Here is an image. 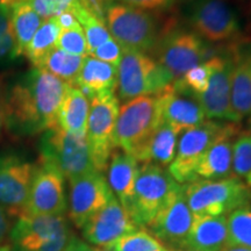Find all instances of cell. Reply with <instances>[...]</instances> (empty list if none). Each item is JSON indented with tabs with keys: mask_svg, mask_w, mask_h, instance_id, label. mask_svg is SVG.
I'll return each mask as SVG.
<instances>
[{
	"mask_svg": "<svg viewBox=\"0 0 251 251\" xmlns=\"http://www.w3.org/2000/svg\"><path fill=\"white\" fill-rule=\"evenodd\" d=\"M17 1H29V0H17Z\"/></svg>",
	"mask_w": 251,
	"mask_h": 251,
	"instance_id": "obj_50",
	"label": "cell"
},
{
	"mask_svg": "<svg viewBox=\"0 0 251 251\" xmlns=\"http://www.w3.org/2000/svg\"><path fill=\"white\" fill-rule=\"evenodd\" d=\"M61 30L56 18L43 21L24 54L29 59L33 67H39L42 59L52 49L56 48V43H57Z\"/></svg>",
	"mask_w": 251,
	"mask_h": 251,
	"instance_id": "obj_29",
	"label": "cell"
},
{
	"mask_svg": "<svg viewBox=\"0 0 251 251\" xmlns=\"http://www.w3.org/2000/svg\"><path fill=\"white\" fill-rule=\"evenodd\" d=\"M161 124L157 96L131 99L121 106L113 131V147L137 158Z\"/></svg>",
	"mask_w": 251,
	"mask_h": 251,
	"instance_id": "obj_5",
	"label": "cell"
},
{
	"mask_svg": "<svg viewBox=\"0 0 251 251\" xmlns=\"http://www.w3.org/2000/svg\"><path fill=\"white\" fill-rule=\"evenodd\" d=\"M105 18L109 34L122 49L148 55H151L166 31L177 26L175 19L169 18L161 25L156 15L149 11L120 2H109Z\"/></svg>",
	"mask_w": 251,
	"mask_h": 251,
	"instance_id": "obj_2",
	"label": "cell"
},
{
	"mask_svg": "<svg viewBox=\"0 0 251 251\" xmlns=\"http://www.w3.org/2000/svg\"><path fill=\"white\" fill-rule=\"evenodd\" d=\"M64 179V176L54 165L40 162L23 214L64 215L68 209Z\"/></svg>",
	"mask_w": 251,
	"mask_h": 251,
	"instance_id": "obj_14",
	"label": "cell"
},
{
	"mask_svg": "<svg viewBox=\"0 0 251 251\" xmlns=\"http://www.w3.org/2000/svg\"><path fill=\"white\" fill-rule=\"evenodd\" d=\"M28 2L43 20L58 17L63 12L70 8V6L64 0H29Z\"/></svg>",
	"mask_w": 251,
	"mask_h": 251,
	"instance_id": "obj_37",
	"label": "cell"
},
{
	"mask_svg": "<svg viewBox=\"0 0 251 251\" xmlns=\"http://www.w3.org/2000/svg\"><path fill=\"white\" fill-rule=\"evenodd\" d=\"M0 251H12L9 246H0Z\"/></svg>",
	"mask_w": 251,
	"mask_h": 251,
	"instance_id": "obj_47",
	"label": "cell"
},
{
	"mask_svg": "<svg viewBox=\"0 0 251 251\" xmlns=\"http://www.w3.org/2000/svg\"><path fill=\"white\" fill-rule=\"evenodd\" d=\"M56 20H57L58 26L61 27L62 30L70 29V28H74V27H76L77 25H79L77 18L75 17V14L72 13V11L70 8L63 12V13L59 14L58 17H56Z\"/></svg>",
	"mask_w": 251,
	"mask_h": 251,
	"instance_id": "obj_40",
	"label": "cell"
},
{
	"mask_svg": "<svg viewBox=\"0 0 251 251\" xmlns=\"http://www.w3.org/2000/svg\"><path fill=\"white\" fill-rule=\"evenodd\" d=\"M91 57L99 59V61L109 63V64L117 65L119 67L121 56H122V48L121 46L114 39H109L99 46L98 48L94 49L90 54Z\"/></svg>",
	"mask_w": 251,
	"mask_h": 251,
	"instance_id": "obj_38",
	"label": "cell"
},
{
	"mask_svg": "<svg viewBox=\"0 0 251 251\" xmlns=\"http://www.w3.org/2000/svg\"><path fill=\"white\" fill-rule=\"evenodd\" d=\"M140 228L117 198L113 197L107 205L83 226L81 230L87 242L105 248L124 235L133 233Z\"/></svg>",
	"mask_w": 251,
	"mask_h": 251,
	"instance_id": "obj_18",
	"label": "cell"
},
{
	"mask_svg": "<svg viewBox=\"0 0 251 251\" xmlns=\"http://www.w3.org/2000/svg\"><path fill=\"white\" fill-rule=\"evenodd\" d=\"M184 251H191V250H184Z\"/></svg>",
	"mask_w": 251,
	"mask_h": 251,
	"instance_id": "obj_52",
	"label": "cell"
},
{
	"mask_svg": "<svg viewBox=\"0 0 251 251\" xmlns=\"http://www.w3.org/2000/svg\"><path fill=\"white\" fill-rule=\"evenodd\" d=\"M9 230H11V222L8 219V213L6 212L4 207L0 206V244L7 236Z\"/></svg>",
	"mask_w": 251,
	"mask_h": 251,
	"instance_id": "obj_41",
	"label": "cell"
},
{
	"mask_svg": "<svg viewBox=\"0 0 251 251\" xmlns=\"http://www.w3.org/2000/svg\"><path fill=\"white\" fill-rule=\"evenodd\" d=\"M70 9L75 14V17L77 18L78 23H79L84 30V34H85L89 55L94 49L105 43L106 41L112 39L108 28L106 27V23L94 17L87 9L81 7L80 5L70 6Z\"/></svg>",
	"mask_w": 251,
	"mask_h": 251,
	"instance_id": "obj_30",
	"label": "cell"
},
{
	"mask_svg": "<svg viewBox=\"0 0 251 251\" xmlns=\"http://www.w3.org/2000/svg\"><path fill=\"white\" fill-rule=\"evenodd\" d=\"M70 181L69 216L75 226L83 228L92 216L114 197L102 172L92 171Z\"/></svg>",
	"mask_w": 251,
	"mask_h": 251,
	"instance_id": "obj_15",
	"label": "cell"
},
{
	"mask_svg": "<svg viewBox=\"0 0 251 251\" xmlns=\"http://www.w3.org/2000/svg\"><path fill=\"white\" fill-rule=\"evenodd\" d=\"M67 4H69V6H74V5H78L80 2V0H64Z\"/></svg>",
	"mask_w": 251,
	"mask_h": 251,
	"instance_id": "obj_45",
	"label": "cell"
},
{
	"mask_svg": "<svg viewBox=\"0 0 251 251\" xmlns=\"http://www.w3.org/2000/svg\"><path fill=\"white\" fill-rule=\"evenodd\" d=\"M222 125L224 122L205 120L202 124L181 133L175 158L168 169L169 174L178 184L197 180V166L219 134Z\"/></svg>",
	"mask_w": 251,
	"mask_h": 251,
	"instance_id": "obj_12",
	"label": "cell"
},
{
	"mask_svg": "<svg viewBox=\"0 0 251 251\" xmlns=\"http://www.w3.org/2000/svg\"><path fill=\"white\" fill-rule=\"evenodd\" d=\"M181 134L170 125L161 122L155 133L141 151L137 162L151 163L165 168L174 161L177 149V137Z\"/></svg>",
	"mask_w": 251,
	"mask_h": 251,
	"instance_id": "obj_26",
	"label": "cell"
},
{
	"mask_svg": "<svg viewBox=\"0 0 251 251\" xmlns=\"http://www.w3.org/2000/svg\"><path fill=\"white\" fill-rule=\"evenodd\" d=\"M40 162L54 165L69 180L96 171L86 135L70 133L59 126L42 133Z\"/></svg>",
	"mask_w": 251,
	"mask_h": 251,
	"instance_id": "obj_7",
	"label": "cell"
},
{
	"mask_svg": "<svg viewBox=\"0 0 251 251\" xmlns=\"http://www.w3.org/2000/svg\"><path fill=\"white\" fill-rule=\"evenodd\" d=\"M180 184L162 166L142 163L139 169L129 214L136 225L147 228L168 203Z\"/></svg>",
	"mask_w": 251,
	"mask_h": 251,
	"instance_id": "obj_9",
	"label": "cell"
},
{
	"mask_svg": "<svg viewBox=\"0 0 251 251\" xmlns=\"http://www.w3.org/2000/svg\"><path fill=\"white\" fill-rule=\"evenodd\" d=\"M221 251H251V249H249V248H246V247L231 246V244H228V246L224 248Z\"/></svg>",
	"mask_w": 251,
	"mask_h": 251,
	"instance_id": "obj_43",
	"label": "cell"
},
{
	"mask_svg": "<svg viewBox=\"0 0 251 251\" xmlns=\"http://www.w3.org/2000/svg\"><path fill=\"white\" fill-rule=\"evenodd\" d=\"M174 1L175 0H109V2H120L144 11H161L170 7Z\"/></svg>",
	"mask_w": 251,
	"mask_h": 251,
	"instance_id": "obj_39",
	"label": "cell"
},
{
	"mask_svg": "<svg viewBox=\"0 0 251 251\" xmlns=\"http://www.w3.org/2000/svg\"><path fill=\"white\" fill-rule=\"evenodd\" d=\"M17 0H0V5H4V6H11L13 5Z\"/></svg>",
	"mask_w": 251,
	"mask_h": 251,
	"instance_id": "obj_44",
	"label": "cell"
},
{
	"mask_svg": "<svg viewBox=\"0 0 251 251\" xmlns=\"http://www.w3.org/2000/svg\"><path fill=\"white\" fill-rule=\"evenodd\" d=\"M226 45L233 58L231 108L240 122L251 115V36L242 34Z\"/></svg>",
	"mask_w": 251,
	"mask_h": 251,
	"instance_id": "obj_19",
	"label": "cell"
},
{
	"mask_svg": "<svg viewBox=\"0 0 251 251\" xmlns=\"http://www.w3.org/2000/svg\"><path fill=\"white\" fill-rule=\"evenodd\" d=\"M156 96L161 122L170 125L180 133L206 120L205 112L199 101L194 97L175 90L172 84Z\"/></svg>",
	"mask_w": 251,
	"mask_h": 251,
	"instance_id": "obj_21",
	"label": "cell"
},
{
	"mask_svg": "<svg viewBox=\"0 0 251 251\" xmlns=\"http://www.w3.org/2000/svg\"><path fill=\"white\" fill-rule=\"evenodd\" d=\"M231 72H233V58L227 45H225V51L218 57L207 89L196 97L207 119L238 122L230 102Z\"/></svg>",
	"mask_w": 251,
	"mask_h": 251,
	"instance_id": "obj_17",
	"label": "cell"
},
{
	"mask_svg": "<svg viewBox=\"0 0 251 251\" xmlns=\"http://www.w3.org/2000/svg\"><path fill=\"white\" fill-rule=\"evenodd\" d=\"M242 131L240 122L226 121L196 169V178L219 180L233 175V147L237 135Z\"/></svg>",
	"mask_w": 251,
	"mask_h": 251,
	"instance_id": "obj_20",
	"label": "cell"
},
{
	"mask_svg": "<svg viewBox=\"0 0 251 251\" xmlns=\"http://www.w3.org/2000/svg\"><path fill=\"white\" fill-rule=\"evenodd\" d=\"M120 105L114 92L98 93L90 100L86 139L91 157L97 171L107 169L113 152V131L117 122Z\"/></svg>",
	"mask_w": 251,
	"mask_h": 251,
	"instance_id": "obj_10",
	"label": "cell"
},
{
	"mask_svg": "<svg viewBox=\"0 0 251 251\" xmlns=\"http://www.w3.org/2000/svg\"><path fill=\"white\" fill-rule=\"evenodd\" d=\"M249 126H250V129H251V115H250V118H249Z\"/></svg>",
	"mask_w": 251,
	"mask_h": 251,
	"instance_id": "obj_49",
	"label": "cell"
},
{
	"mask_svg": "<svg viewBox=\"0 0 251 251\" xmlns=\"http://www.w3.org/2000/svg\"><path fill=\"white\" fill-rule=\"evenodd\" d=\"M224 51L225 45L208 43L193 31L178 29L176 26L161 37L151 54L175 81L192 68L218 57Z\"/></svg>",
	"mask_w": 251,
	"mask_h": 251,
	"instance_id": "obj_3",
	"label": "cell"
},
{
	"mask_svg": "<svg viewBox=\"0 0 251 251\" xmlns=\"http://www.w3.org/2000/svg\"><path fill=\"white\" fill-rule=\"evenodd\" d=\"M36 165L17 152H0V206L23 214Z\"/></svg>",
	"mask_w": 251,
	"mask_h": 251,
	"instance_id": "obj_13",
	"label": "cell"
},
{
	"mask_svg": "<svg viewBox=\"0 0 251 251\" xmlns=\"http://www.w3.org/2000/svg\"><path fill=\"white\" fill-rule=\"evenodd\" d=\"M233 175L251 188V129L242 130L235 140Z\"/></svg>",
	"mask_w": 251,
	"mask_h": 251,
	"instance_id": "obj_34",
	"label": "cell"
},
{
	"mask_svg": "<svg viewBox=\"0 0 251 251\" xmlns=\"http://www.w3.org/2000/svg\"><path fill=\"white\" fill-rule=\"evenodd\" d=\"M229 244L251 249V207H243L227 215Z\"/></svg>",
	"mask_w": 251,
	"mask_h": 251,
	"instance_id": "obj_35",
	"label": "cell"
},
{
	"mask_svg": "<svg viewBox=\"0 0 251 251\" xmlns=\"http://www.w3.org/2000/svg\"><path fill=\"white\" fill-rule=\"evenodd\" d=\"M168 251H181V250H174V249H169Z\"/></svg>",
	"mask_w": 251,
	"mask_h": 251,
	"instance_id": "obj_51",
	"label": "cell"
},
{
	"mask_svg": "<svg viewBox=\"0 0 251 251\" xmlns=\"http://www.w3.org/2000/svg\"><path fill=\"white\" fill-rule=\"evenodd\" d=\"M92 251H109L107 249H105V248H100V247H96V248H92Z\"/></svg>",
	"mask_w": 251,
	"mask_h": 251,
	"instance_id": "obj_48",
	"label": "cell"
},
{
	"mask_svg": "<svg viewBox=\"0 0 251 251\" xmlns=\"http://www.w3.org/2000/svg\"><path fill=\"white\" fill-rule=\"evenodd\" d=\"M20 57L11 23V6L0 5V68L14 64Z\"/></svg>",
	"mask_w": 251,
	"mask_h": 251,
	"instance_id": "obj_33",
	"label": "cell"
},
{
	"mask_svg": "<svg viewBox=\"0 0 251 251\" xmlns=\"http://www.w3.org/2000/svg\"><path fill=\"white\" fill-rule=\"evenodd\" d=\"M56 47L64 50L68 54L79 56V57L85 58L89 55L86 37L80 25H77L76 27L70 29L61 30Z\"/></svg>",
	"mask_w": 251,
	"mask_h": 251,
	"instance_id": "obj_36",
	"label": "cell"
},
{
	"mask_svg": "<svg viewBox=\"0 0 251 251\" xmlns=\"http://www.w3.org/2000/svg\"><path fill=\"white\" fill-rule=\"evenodd\" d=\"M90 100L76 85H70L58 111L57 124L62 129L78 135H86Z\"/></svg>",
	"mask_w": 251,
	"mask_h": 251,
	"instance_id": "obj_25",
	"label": "cell"
},
{
	"mask_svg": "<svg viewBox=\"0 0 251 251\" xmlns=\"http://www.w3.org/2000/svg\"><path fill=\"white\" fill-rule=\"evenodd\" d=\"M183 190L193 216H222L251 205V188L235 176L219 180L198 179Z\"/></svg>",
	"mask_w": 251,
	"mask_h": 251,
	"instance_id": "obj_4",
	"label": "cell"
},
{
	"mask_svg": "<svg viewBox=\"0 0 251 251\" xmlns=\"http://www.w3.org/2000/svg\"><path fill=\"white\" fill-rule=\"evenodd\" d=\"M192 224L193 214L185 198L183 185H180L168 203L157 213L148 228L162 244L174 250H184Z\"/></svg>",
	"mask_w": 251,
	"mask_h": 251,
	"instance_id": "obj_16",
	"label": "cell"
},
{
	"mask_svg": "<svg viewBox=\"0 0 251 251\" xmlns=\"http://www.w3.org/2000/svg\"><path fill=\"white\" fill-rule=\"evenodd\" d=\"M8 235L12 251H63L75 237L64 215L21 214Z\"/></svg>",
	"mask_w": 251,
	"mask_h": 251,
	"instance_id": "obj_6",
	"label": "cell"
},
{
	"mask_svg": "<svg viewBox=\"0 0 251 251\" xmlns=\"http://www.w3.org/2000/svg\"><path fill=\"white\" fill-rule=\"evenodd\" d=\"M69 86L39 67L19 75L0 93L4 127L14 136L25 137L58 126V111Z\"/></svg>",
	"mask_w": 251,
	"mask_h": 251,
	"instance_id": "obj_1",
	"label": "cell"
},
{
	"mask_svg": "<svg viewBox=\"0 0 251 251\" xmlns=\"http://www.w3.org/2000/svg\"><path fill=\"white\" fill-rule=\"evenodd\" d=\"M84 59V57L68 54L64 50L56 47L42 59L39 68H42L59 79L67 81L70 85H75L83 67Z\"/></svg>",
	"mask_w": 251,
	"mask_h": 251,
	"instance_id": "obj_28",
	"label": "cell"
},
{
	"mask_svg": "<svg viewBox=\"0 0 251 251\" xmlns=\"http://www.w3.org/2000/svg\"><path fill=\"white\" fill-rule=\"evenodd\" d=\"M2 127H4V122H2V113H1V102H0V134H1Z\"/></svg>",
	"mask_w": 251,
	"mask_h": 251,
	"instance_id": "obj_46",
	"label": "cell"
},
{
	"mask_svg": "<svg viewBox=\"0 0 251 251\" xmlns=\"http://www.w3.org/2000/svg\"><path fill=\"white\" fill-rule=\"evenodd\" d=\"M228 244L227 216H193L184 250L221 251Z\"/></svg>",
	"mask_w": 251,
	"mask_h": 251,
	"instance_id": "obj_22",
	"label": "cell"
},
{
	"mask_svg": "<svg viewBox=\"0 0 251 251\" xmlns=\"http://www.w3.org/2000/svg\"><path fill=\"white\" fill-rule=\"evenodd\" d=\"M105 249L109 251H168L169 248L147 231L146 228H140L118 238L105 247Z\"/></svg>",
	"mask_w": 251,
	"mask_h": 251,
	"instance_id": "obj_32",
	"label": "cell"
},
{
	"mask_svg": "<svg viewBox=\"0 0 251 251\" xmlns=\"http://www.w3.org/2000/svg\"><path fill=\"white\" fill-rule=\"evenodd\" d=\"M63 251H92V248L84 242V241H80L79 238L75 236L74 240L71 241V243L67 247V249Z\"/></svg>",
	"mask_w": 251,
	"mask_h": 251,
	"instance_id": "obj_42",
	"label": "cell"
},
{
	"mask_svg": "<svg viewBox=\"0 0 251 251\" xmlns=\"http://www.w3.org/2000/svg\"><path fill=\"white\" fill-rule=\"evenodd\" d=\"M87 99L102 92H115L118 85V67L93 57H85L75 84Z\"/></svg>",
	"mask_w": 251,
	"mask_h": 251,
	"instance_id": "obj_24",
	"label": "cell"
},
{
	"mask_svg": "<svg viewBox=\"0 0 251 251\" xmlns=\"http://www.w3.org/2000/svg\"><path fill=\"white\" fill-rule=\"evenodd\" d=\"M190 25L193 33L213 45H226L242 35L240 18L226 0H196Z\"/></svg>",
	"mask_w": 251,
	"mask_h": 251,
	"instance_id": "obj_11",
	"label": "cell"
},
{
	"mask_svg": "<svg viewBox=\"0 0 251 251\" xmlns=\"http://www.w3.org/2000/svg\"><path fill=\"white\" fill-rule=\"evenodd\" d=\"M108 180L113 194L115 193L119 202L129 213L134 196L135 183L139 175V162L129 153L122 150L112 152L108 162Z\"/></svg>",
	"mask_w": 251,
	"mask_h": 251,
	"instance_id": "obj_23",
	"label": "cell"
},
{
	"mask_svg": "<svg viewBox=\"0 0 251 251\" xmlns=\"http://www.w3.org/2000/svg\"><path fill=\"white\" fill-rule=\"evenodd\" d=\"M174 79L151 56L136 50L122 49L118 67V99L129 101L144 96H156Z\"/></svg>",
	"mask_w": 251,
	"mask_h": 251,
	"instance_id": "obj_8",
	"label": "cell"
},
{
	"mask_svg": "<svg viewBox=\"0 0 251 251\" xmlns=\"http://www.w3.org/2000/svg\"><path fill=\"white\" fill-rule=\"evenodd\" d=\"M28 1H15L11 5V23L20 56L26 51L33 36L43 23Z\"/></svg>",
	"mask_w": 251,
	"mask_h": 251,
	"instance_id": "obj_27",
	"label": "cell"
},
{
	"mask_svg": "<svg viewBox=\"0 0 251 251\" xmlns=\"http://www.w3.org/2000/svg\"><path fill=\"white\" fill-rule=\"evenodd\" d=\"M218 57L209 59V61L201 63V64L188 70L179 79L175 80L172 83V86L175 87V90L196 98L197 96L201 94L207 89Z\"/></svg>",
	"mask_w": 251,
	"mask_h": 251,
	"instance_id": "obj_31",
	"label": "cell"
}]
</instances>
